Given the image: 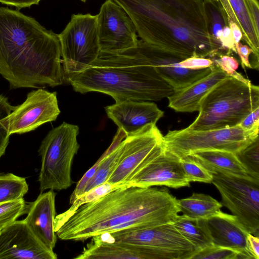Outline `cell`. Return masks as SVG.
I'll list each match as a JSON object with an SVG mask.
<instances>
[{"label":"cell","instance_id":"29","mask_svg":"<svg viewBox=\"0 0 259 259\" xmlns=\"http://www.w3.org/2000/svg\"><path fill=\"white\" fill-rule=\"evenodd\" d=\"M28 191V185L24 178L0 172V203L22 199Z\"/></svg>","mask_w":259,"mask_h":259},{"label":"cell","instance_id":"11","mask_svg":"<svg viewBox=\"0 0 259 259\" xmlns=\"http://www.w3.org/2000/svg\"><path fill=\"white\" fill-rule=\"evenodd\" d=\"M117 164L107 182L125 184L145 164L164 149L163 136L156 124H150L121 142ZM127 185V184H126Z\"/></svg>","mask_w":259,"mask_h":259},{"label":"cell","instance_id":"14","mask_svg":"<svg viewBox=\"0 0 259 259\" xmlns=\"http://www.w3.org/2000/svg\"><path fill=\"white\" fill-rule=\"evenodd\" d=\"M142 59L155 69L160 76L174 89L181 90L209 74L213 68L193 70L180 66L184 60L173 54L138 40L136 47L121 53Z\"/></svg>","mask_w":259,"mask_h":259},{"label":"cell","instance_id":"27","mask_svg":"<svg viewBox=\"0 0 259 259\" xmlns=\"http://www.w3.org/2000/svg\"><path fill=\"white\" fill-rule=\"evenodd\" d=\"M208 22V30L211 39L222 54L225 52L221 46V38L224 27L228 25L227 16L219 1L203 0ZM225 55V54H224Z\"/></svg>","mask_w":259,"mask_h":259},{"label":"cell","instance_id":"41","mask_svg":"<svg viewBox=\"0 0 259 259\" xmlns=\"http://www.w3.org/2000/svg\"><path fill=\"white\" fill-rule=\"evenodd\" d=\"M41 0H0V3L19 9L30 7L33 5H38Z\"/></svg>","mask_w":259,"mask_h":259},{"label":"cell","instance_id":"16","mask_svg":"<svg viewBox=\"0 0 259 259\" xmlns=\"http://www.w3.org/2000/svg\"><path fill=\"white\" fill-rule=\"evenodd\" d=\"M179 158L163 149L157 157L142 166L126 183L142 188L164 186L173 188L190 187Z\"/></svg>","mask_w":259,"mask_h":259},{"label":"cell","instance_id":"5","mask_svg":"<svg viewBox=\"0 0 259 259\" xmlns=\"http://www.w3.org/2000/svg\"><path fill=\"white\" fill-rule=\"evenodd\" d=\"M257 107L259 87L236 71L204 96L197 118L185 128L206 131L234 127Z\"/></svg>","mask_w":259,"mask_h":259},{"label":"cell","instance_id":"13","mask_svg":"<svg viewBox=\"0 0 259 259\" xmlns=\"http://www.w3.org/2000/svg\"><path fill=\"white\" fill-rule=\"evenodd\" d=\"M60 113L57 93L38 88L28 93L25 101L0 122L10 135L22 134L56 120Z\"/></svg>","mask_w":259,"mask_h":259},{"label":"cell","instance_id":"35","mask_svg":"<svg viewBox=\"0 0 259 259\" xmlns=\"http://www.w3.org/2000/svg\"><path fill=\"white\" fill-rule=\"evenodd\" d=\"M212 58L211 60L213 64L219 67L229 76L233 75L238 68V61L229 55H220Z\"/></svg>","mask_w":259,"mask_h":259},{"label":"cell","instance_id":"44","mask_svg":"<svg viewBox=\"0 0 259 259\" xmlns=\"http://www.w3.org/2000/svg\"><path fill=\"white\" fill-rule=\"evenodd\" d=\"M80 1L83 2H86L87 0H80Z\"/></svg>","mask_w":259,"mask_h":259},{"label":"cell","instance_id":"8","mask_svg":"<svg viewBox=\"0 0 259 259\" xmlns=\"http://www.w3.org/2000/svg\"><path fill=\"white\" fill-rule=\"evenodd\" d=\"M58 36L64 79L83 71L99 57L97 15H72L69 22Z\"/></svg>","mask_w":259,"mask_h":259},{"label":"cell","instance_id":"45","mask_svg":"<svg viewBox=\"0 0 259 259\" xmlns=\"http://www.w3.org/2000/svg\"><path fill=\"white\" fill-rule=\"evenodd\" d=\"M3 227H0V231L1 230V229L3 228Z\"/></svg>","mask_w":259,"mask_h":259},{"label":"cell","instance_id":"12","mask_svg":"<svg viewBox=\"0 0 259 259\" xmlns=\"http://www.w3.org/2000/svg\"><path fill=\"white\" fill-rule=\"evenodd\" d=\"M100 53L115 55L136 47V27L124 9L113 0H106L97 15Z\"/></svg>","mask_w":259,"mask_h":259},{"label":"cell","instance_id":"7","mask_svg":"<svg viewBox=\"0 0 259 259\" xmlns=\"http://www.w3.org/2000/svg\"><path fill=\"white\" fill-rule=\"evenodd\" d=\"M258 137V131L239 126L206 131L186 128L169 131L163 136L164 149L180 159L201 150H219L237 153Z\"/></svg>","mask_w":259,"mask_h":259},{"label":"cell","instance_id":"15","mask_svg":"<svg viewBox=\"0 0 259 259\" xmlns=\"http://www.w3.org/2000/svg\"><path fill=\"white\" fill-rule=\"evenodd\" d=\"M56 259L57 255L34 235L23 220L0 231V259Z\"/></svg>","mask_w":259,"mask_h":259},{"label":"cell","instance_id":"10","mask_svg":"<svg viewBox=\"0 0 259 259\" xmlns=\"http://www.w3.org/2000/svg\"><path fill=\"white\" fill-rule=\"evenodd\" d=\"M212 183L219 191L222 204L235 215L247 231L259 234V178L217 172Z\"/></svg>","mask_w":259,"mask_h":259},{"label":"cell","instance_id":"31","mask_svg":"<svg viewBox=\"0 0 259 259\" xmlns=\"http://www.w3.org/2000/svg\"><path fill=\"white\" fill-rule=\"evenodd\" d=\"M236 154L249 175L259 178L258 137Z\"/></svg>","mask_w":259,"mask_h":259},{"label":"cell","instance_id":"26","mask_svg":"<svg viewBox=\"0 0 259 259\" xmlns=\"http://www.w3.org/2000/svg\"><path fill=\"white\" fill-rule=\"evenodd\" d=\"M121 151V142L114 141L101 157L99 164L94 175L88 181L83 194L107 181L117 164Z\"/></svg>","mask_w":259,"mask_h":259},{"label":"cell","instance_id":"37","mask_svg":"<svg viewBox=\"0 0 259 259\" xmlns=\"http://www.w3.org/2000/svg\"><path fill=\"white\" fill-rule=\"evenodd\" d=\"M237 125L246 131H258L259 107L250 112Z\"/></svg>","mask_w":259,"mask_h":259},{"label":"cell","instance_id":"3","mask_svg":"<svg viewBox=\"0 0 259 259\" xmlns=\"http://www.w3.org/2000/svg\"><path fill=\"white\" fill-rule=\"evenodd\" d=\"M141 39L185 59L222 54L212 41L203 0H113Z\"/></svg>","mask_w":259,"mask_h":259},{"label":"cell","instance_id":"33","mask_svg":"<svg viewBox=\"0 0 259 259\" xmlns=\"http://www.w3.org/2000/svg\"><path fill=\"white\" fill-rule=\"evenodd\" d=\"M236 251L223 247L212 245L197 251L191 259H237Z\"/></svg>","mask_w":259,"mask_h":259},{"label":"cell","instance_id":"23","mask_svg":"<svg viewBox=\"0 0 259 259\" xmlns=\"http://www.w3.org/2000/svg\"><path fill=\"white\" fill-rule=\"evenodd\" d=\"M232 13L228 12L227 17L233 21L240 28L244 41L252 49L253 59L251 68L258 70L259 36L255 31L245 0H227Z\"/></svg>","mask_w":259,"mask_h":259},{"label":"cell","instance_id":"25","mask_svg":"<svg viewBox=\"0 0 259 259\" xmlns=\"http://www.w3.org/2000/svg\"><path fill=\"white\" fill-rule=\"evenodd\" d=\"M172 223L197 251L213 245L204 219H192L183 214L178 215Z\"/></svg>","mask_w":259,"mask_h":259},{"label":"cell","instance_id":"24","mask_svg":"<svg viewBox=\"0 0 259 259\" xmlns=\"http://www.w3.org/2000/svg\"><path fill=\"white\" fill-rule=\"evenodd\" d=\"M180 212L192 219H207L221 211V203L211 196L193 193L188 197L178 200Z\"/></svg>","mask_w":259,"mask_h":259},{"label":"cell","instance_id":"39","mask_svg":"<svg viewBox=\"0 0 259 259\" xmlns=\"http://www.w3.org/2000/svg\"><path fill=\"white\" fill-rule=\"evenodd\" d=\"M256 35L259 36V6L257 0H245Z\"/></svg>","mask_w":259,"mask_h":259},{"label":"cell","instance_id":"30","mask_svg":"<svg viewBox=\"0 0 259 259\" xmlns=\"http://www.w3.org/2000/svg\"><path fill=\"white\" fill-rule=\"evenodd\" d=\"M183 170L190 182L211 183L213 175L199 162L191 156L180 158Z\"/></svg>","mask_w":259,"mask_h":259},{"label":"cell","instance_id":"20","mask_svg":"<svg viewBox=\"0 0 259 259\" xmlns=\"http://www.w3.org/2000/svg\"><path fill=\"white\" fill-rule=\"evenodd\" d=\"M228 75L213 64L211 72L189 86L167 97L168 107L177 112H193L198 111L204 96L217 84Z\"/></svg>","mask_w":259,"mask_h":259},{"label":"cell","instance_id":"32","mask_svg":"<svg viewBox=\"0 0 259 259\" xmlns=\"http://www.w3.org/2000/svg\"><path fill=\"white\" fill-rule=\"evenodd\" d=\"M27 210L28 204L23 198L0 203V227L14 222Z\"/></svg>","mask_w":259,"mask_h":259},{"label":"cell","instance_id":"46","mask_svg":"<svg viewBox=\"0 0 259 259\" xmlns=\"http://www.w3.org/2000/svg\"><path fill=\"white\" fill-rule=\"evenodd\" d=\"M215 1H218V0H215Z\"/></svg>","mask_w":259,"mask_h":259},{"label":"cell","instance_id":"4","mask_svg":"<svg viewBox=\"0 0 259 259\" xmlns=\"http://www.w3.org/2000/svg\"><path fill=\"white\" fill-rule=\"evenodd\" d=\"M65 78L75 92L102 93L112 97L115 102L158 101L174 93L151 65L120 54L100 53L88 68Z\"/></svg>","mask_w":259,"mask_h":259},{"label":"cell","instance_id":"42","mask_svg":"<svg viewBox=\"0 0 259 259\" xmlns=\"http://www.w3.org/2000/svg\"><path fill=\"white\" fill-rule=\"evenodd\" d=\"M248 241L250 251L254 259H259V238L258 236L248 234Z\"/></svg>","mask_w":259,"mask_h":259},{"label":"cell","instance_id":"22","mask_svg":"<svg viewBox=\"0 0 259 259\" xmlns=\"http://www.w3.org/2000/svg\"><path fill=\"white\" fill-rule=\"evenodd\" d=\"M190 156L196 159L212 174L221 172L238 176H251L236 153L232 152L219 150H201L194 152Z\"/></svg>","mask_w":259,"mask_h":259},{"label":"cell","instance_id":"43","mask_svg":"<svg viewBox=\"0 0 259 259\" xmlns=\"http://www.w3.org/2000/svg\"><path fill=\"white\" fill-rule=\"evenodd\" d=\"M228 25L233 37L235 44H237L242 38V33L238 26L232 20L227 17Z\"/></svg>","mask_w":259,"mask_h":259},{"label":"cell","instance_id":"28","mask_svg":"<svg viewBox=\"0 0 259 259\" xmlns=\"http://www.w3.org/2000/svg\"><path fill=\"white\" fill-rule=\"evenodd\" d=\"M126 186H128L125 184H113L107 182L97 186L75 200L66 211L57 215L54 220V227L65 222L82 205L93 202L112 191Z\"/></svg>","mask_w":259,"mask_h":259},{"label":"cell","instance_id":"36","mask_svg":"<svg viewBox=\"0 0 259 259\" xmlns=\"http://www.w3.org/2000/svg\"><path fill=\"white\" fill-rule=\"evenodd\" d=\"M179 64L186 68L198 70L211 67L213 62L210 58L192 56L181 61Z\"/></svg>","mask_w":259,"mask_h":259},{"label":"cell","instance_id":"40","mask_svg":"<svg viewBox=\"0 0 259 259\" xmlns=\"http://www.w3.org/2000/svg\"><path fill=\"white\" fill-rule=\"evenodd\" d=\"M235 48L236 53H238L240 57L242 68L244 69L245 67L251 68L249 61V56L250 54L253 53L252 49L248 45H243L240 42L235 45Z\"/></svg>","mask_w":259,"mask_h":259},{"label":"cell","instance_id":"38","mask_svg":"<svg viewBox=\"0 0 259 259\" xmlns=\"http://www.w3.org/2000/svg\"><path fill=\"white\" fill-rule=\"evenodd\" d=\"M221 43L223 49L228 55L234 52L236 53L235 44L229 25L225 26L222 31Z\"/></svg>","mask_w":259,"mask_h":259},{"label":"cell","instance_id":"34","mask_svg":"<svg viewBox=\"0 0 259 259\" xmlns=\"http://www.w3.org/2000/svg\"><path fill=\"white\" fill-rule=\"evenodd\" d=\"M8 101V98L0 95V121L7 116L15 109ZM10 135L0 122V158L5 154L9 143Z\"/></svg>","mask_w":259,"mask_h":259},{"label":"cell","instance_id":"2","mask_svg":"<svg viewBox=\"0 0 259 259\" xmlns=\"http://www.w3.org/2000/svg\"><path fill=\"white\" fill-rule=\"evenodd\" d=\"M58 34L18 10L0 7V74L10 89L63 83Z\"/></svg>","mask_w":259,"mask_h":259},{"label":"cell","instance_id":"9","mask_svg":"<svg viewBox=\"0 0 259 259\" xmlns=\"http://www.w3.org/2000/svg\"><path fill=\"white\" fill-rule=\"evenodd\" d=\"M102 239L140 246L148 259H191L197 251L172 222L140 229H126L103 234Z\"/></svg>","mask_w":259,"mask_h":259},{"label":"cell","instance_id":"21","mask_svg":"<svg viewBox=\"0 0 259 259\" xmlns=\"http://www.w3.org/2000/svg\"><path fill=\"white\" fill-rule=\"evenodd\" d=\"M76 259H148L145 250L138 245L110 241L99 236L92 237Z\"/></svg>","mask_w":259,"mask_h":259},{"label":"cell","instance_id":"18","mask_svg":"<svg viewBox=\"0 0 259 259\" xmlns=\"http://www.w3.org/2000/svg\"><path fill=\"white\" fill-rule=\"evenodd\" d=\"M204 219L213 245L236 251L238 258L254 259L249 249V233L235 215L221 211Z\"/></svg>","mask_w":259,"mask_h":259},{"label":"cell","instance_id":"17","mask_svg":"<svg viewBox=\"0 0 259 259\" xmlns=\"http://www.w3.org/2000/svg\"><path fill=\"white\" fill-rule=\"evenodd\" d=\"M107 117L125 134H135L150 124H156L164 114L149 101L125 100L105 107Z\"/></svg>","mask_w":259,"mask_h":259},{"label":"cell","instance_id":"19","mask_svg":"<svg viewBox=\"0 0 259 259\" xmlns=\"http://www.w3.org/2000/svg\"><path fill=\"white\" fill-rule=\"evenodd\" d=\"M55 196L51 190L40 193L35 201L28 203L27 216L23 220L36 238L52 250L57 240L54 230Z\"/></svg>","mask_w":259,"mask_h":259},{"label":"cell","instance_id":"6","mask_svg":"<svg viewBox=\"0 0 259 259\" xmlns=\"http://www.w3.org/2000/svg\"><path fill=\"white\" fill-rule=\"evenodd\" d=\"M79 127L63 122L49 132L41 142L38 152L41 165L38 177L40 193L47 190L61 191L73 183L71 167L79 145Z\"/></svg>","mask_w":259,"mask_h":259},{"label":"cell","instance_id":"1","mask_svg":"<svg viewBox=\"0 0 259 259\" xmlns=\"http://www.w3.org/2000/svg\"><path fill=\"white\" fill-rule=\"evenodd\" d=\"M180 212L178 199L166 188L126 186L79 206L54 230L61 240L84 241L172 222Z\"/></svg>","mask_w":259,"mask_h":259}]
</instances>
